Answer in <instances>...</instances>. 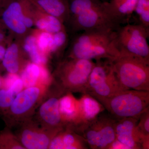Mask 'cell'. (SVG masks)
Wrapping results in <instances>:
<instances>
[{
  "label": "cell",
  "instance_id": "cell-30",
  "mask_svg": "<svg viewBox=\"0 0 149 149\" xmlns=\"http://www.w3.org/2000/svg\"><path fill=\"white\" fill-rule=\"evenodd\" d=\"M128 149V148L125 145L120 143L116 139L115 141L111 145L109 149Z\"/></svg>",
  "mask_w": 149,
  "mask_h": 149
},
{
  "label": "cell",
  "instance_id": "cell-26",
  "mask_svg": "<svg viewBox=\"0 0 149 149\" xmlns=\"http://www.w3.org/2000/svg\"><path fill=\"white\" fill-rule=\"evenodd\" d=\"M15 97L8 89H0V116H1L8 110Z\"/></svg>",
  "mask_w": 149,
  "mask_h": 149
},
{
  "label": "cell",
  "instance_id": "cell-10",
  "mask_svg": "<svg viewBox=\"0 0 149 149\" xmlns=\"http://www.w3.org/2000/svg\"><path fill=\"white\" fill-rule=\"evenodd\" d=\"M39 105L35 120L42 127L57 134L65 128L59 110V99L63 94L52 84Z\"/></svg>",
  "mask_w": 149,
  "mask_h": 149
},
{
  "label": "cell",
  "instance_id": "cell-16",
  "mask_svg": "<svg viewBox=\"0 0 149 149\" xmlns=\"http://www.w3.org/2000/svg\"><path fill=\"white\" fill-rule=\"evenodd\" d=\"M138 0H111L105 1L108 13L116 24H120L128 21L134 13Z\"/></svg>",
  "mask_w": 149,
  "mask_h": 149
},
{
  "label": "cell",
  "instance_id": "cell-12",
  "mask_svg": "<svg viewBox=\"0 0 149 149\" xmlns=\"http://www.w3.org/2000/svg\"><path fill=\"white\" fill-rule=\"evenodd\" d=\"M138 120L131 118L116 119V139L128 149H142V136L137 128Z\"/></svg>",
  "mask_w": 149,
  "mask_h": 149
},
{
  "label": "cell",
  "instance_id": "cell-13",
  "mask_svg": "<svg viewBox=\"0 0 149 149\" xmlns=\"http://www.w3.org/2000/svg\"><path fill=\"white\" fill-rule=\"evenodd\" d=\"M79 110L76 121L68 127L77 132L105 110L103 106L95 99L87 94H83L79 99Z\"/></svg>",
  "mask_w": 149,
  "mask_h": 149
},
{
  "label": "cell",
  "instance_id": "cell-9",
  "mask_svg": "<svg viewBox=\"0 0 149 149\" xmlns=\"http://www.w3.org/2000/svg\"><path fill=\"white\" fill-rule=\"evenodd\" d=\"M116 119L109 114L100 113L76 133L92 149H109L116 139Z\"/></svg>",
  "mask_w": 149,
  "mask_h": 149
},
{
  "label": "cell",
  "instance_id": "cell-21",
  "mask_svg": "<svg viewBox=\"0 0 149 149\" xmlns=\"http://www.w3.org/2000/svg\"><path fill=\"white\" fill-rule=\"evenodd\" d=\"M18 49L15 44L11 45L6 51L3 64L9 73H17L19 70Z\"/></svg>",
  "mask_w": 149,
  "mask_h": 149
},
{
  "label": "cell",
  "instance_id": "cell-24",
  "mask_svg": "<svg viewBox=\"0 0 149 149\" xmlns=\"http://www.w3.org/2000/svg\"><path fill=\"white\" fill-rule=\"evenodd\" d=\"M137 128L142 136V148H148L149 146V108L139 117Z\"/></svg>",
  "mask_w": 149,
  "mask_h": 149
},
{
  "label": "cell",
  "instance_id": "cell-20",
  "mask_svg": "<svg viewBox=\"0 0 149 149\" xmlns=\"http://www.w3.org/2000/svg\"><path fill=\"white\" fill-rule=\"evenodd\" d=\"M24 49L28 54L32 62L38 65H43L47 61L45 54L38 48L37 40L33 36H29L25 40Z\"/></svg>",
  "mask_w": 149,
  "mask_h": 149
},
{
  "label": "cell",
  "instance_id": "cell-4",
  "mask_svg": "<svg viewBox=\"0 0 149 149\" xmlns=\"http://www.w3.org/2000/svg\"><path fill=\"white\" fill-rule=\"evenodd\" d=\"M100 103L115 119H139L149 108V91H120Z\"/></svg>",
  "mask_w": 149,
  "mask_h": 149
},
{
  "label": "cell",
  "instance_id": "cell-33",
  "mask_svg": "<svg viewBox=\"0 0 149 149\" xmlns=\"http://www.w3.org/2000/svg\"><path fill=\"white\" fill-rule=\"evenodd\" d=\"M3 79L0 77V89L2 88L3 86Z\"/></svg>",
  "mask_w": 149,
  "mask_h": 149
},
{
  "label": "cell",
  "instance_id": "cell-8",
  "mask_svg": "<svg viewBox=\"0 0 149 149\" xmlns=\"http://www.w3.org/2000/svg\"><path fill=\"white\" fill-rule=\"evenodd\" d=\"M149 29L141 24H128L116 31V42L120 53L149 63Z\"/></svg>",
  "mask_w": 149,
  "mask_h": 149
},
{
  "label": "cell",
  "instance_id": "cell-6",
  "mask_svg": "<svg viewBox=\"0 0 149 149\" xmlns=\"http://www.w3.org/2000/svg\"><path fill=\"white\" fill-rule=\"evenodd\" d=\"M49 88L34 86L25 88L17 94L11 105L1 117L7 127H16L33 117L35 109L40 105Z\"/></svg>",
  "mask_w": 149,
  "mask_h": 149
},
{
  "label": "cell",
  "instance_id": "cell-35",
  "mask_svg": "<svg viewBox=\"0 0 149 149\" xmlns=\"http://www.w3.org/2000/svg\"><path fill=\"white\" fill-rule=\"evenodd\" d=\"M102 1H104V0H102Z\"/></svg>",
  "mask_w": 149,
  "mask_h": 149
},
{
  "label": "cell",
  "instance_id": "cell-31",
  "mask_svg": "<svg viewBox=\"0 0 149 149\" xmlns=\"http://www.w3.org/2000/svg\"><path fill=\"white\" fill-rule=\"evenodd\" d=\"M23 22H24V24L26 28L27 27L30 28V27H32L33 25V21L32 19L27 17L24 16Z\"/></svg>",
  "mask_w": 149,
  "mask_h": 149
},
{
  "label": "cell",
  "instance_id": "cell-17",
  "mask_svg": "<svg viewBox=\"0 0 149 149\" xmlns=\"http://www.w3.org/2000/svg\"><path fill=\"white\" fill-rule=\"evenodd\" d=\"M59 110L65 127H70L76 121L79 110V99L72 93H68L59 99Z\"/></svg>",
  "mask_w": 149,
  "mask_h": 149
},
{
  "label": "cell",
  "instance_id": "cell-14",
  "mask_svg": "<svg viewBox=\"0 0 149 149\" xmlns=\"http://www.w3.org/2000/svg\"><path fill=\"white\" fill-rule=\"evenodd\" d=\"M89 148L84 138L79 134L65 127L54 136L48 149H87Z\"/></svg>",
  "mask_w": 149,
  "mask_h": 149
},
{
  "label": "cell",
  "instance_id": "cell-32",
  "mask_svg": "<svg viewBox=\"0 0 149 149\" xmlns=\"http://www.w3.org/2000/svg\"><path fill=\"white\" fill-rule=\"evenodd\" d=\"M6 50L2 46L0 45V60H3L5 54Z\"/></svg>",
  "mask_w": 149,
  "mask_h": 149
},
{
  "label": "cell",
  "instance_id": "cell-27",
  "mask_svg": "<svg viewBox=\"0 0 149 149\" xmlns=\"http://www.w3.org/2000/svg\"><path fill=\"white\" fill-rule=\"evenodd\" d=\"M53 42V35L47 32H42L37 40L38 48L42 53L47 51L51 52Z\"/></svg>",
  "mask_w": 149,
  "mask_h": 149
},
{
  "label": "cell",
  "instance_id": "cell-29",
  "mask_svg": "<svg viewBox=\"0 0 149 149\" xmlns=\"http://www.w3.org/2000/svg\"><path fill=\"white\" fill-rule=\"evenodd\" d=\"M24 89V84L20 77L15 80L13 84L11 85L8 90L16 97Z\"/></svg>",
  "mask_w": 149,
  "mask_h": 149
},
{
  "label": "cell",
  "instance_id": "cell-11",
  "mask_svg": "<svg viewBox=\"0 0 149 149\" xmlns=\"http://www.w3.org/2000/svg\"><path fill=\"white\" fill-rule=\"evenodd\" d=\"M15 128L17 130L14 133L25 149H48L56 134L42 127L33 117Z\"/></svg>",
  "mask_w": 149,
  "mask_h": 149
},
{
  "label": "cell",
  "instance_id": "cell-5",
  "mask_svg": "<svg viewBox=\"0 0 149 149\" xmlns=\"http://www.w3.org/2000/svg\"><path fill=\"white\" fill-rule=\"evenodd\" d=\"M59 67L53 84L63 95L68 93L86 94L88 79L95 62L71 58Z\"/></svg>",
  "mask_w": 149,
  "mask_h": 149
},
{
  "label": "cell",
  "instance_id": "cell-18",
  "mask_svg": "<svg viewBox=\"0 0 149 149\" xmlns=\"http://www.w3.org/2000/svg\"><path fill=\"white\" fill-rule=\"evenodd\" d=\"M38 6L49 15L59 19L69 13V3L67 0H33Z\"/></svg>",
  "mask_w": 149,
  "mask_h": 149
},
{
  "label": "cell",
  "instance_id": "cell-34",
  "mask_svg": "<svg viewBox=\"0 0 149 149\" xmlns=\"http://www.w3.org/2000/svg\"><path fill=\"white\" fill-rule=\"evenodd\" d=\"M3 35H2V34H1V33H0V41L1 40L3 39Z\"/></svg>",
  "mask_w": 149,
  "mask_h": 149
},
{
  "label": "cell",
  "instance_id": "cell-23",
  "mask_svg": "<svg viewBox=\"0 0 149 149\" xmlns=\"http://www.w3.org/2000/svg\"><path fill=\"white\" fill-rule=\"evenodd\" d=\"M36 25L39 29L50 33H56L62 31V24L61 21L52 15H49L40 19L37 22Z\"/></svg>",
  "mask_w": 149,
  "mask_h": 149
},
{
  "label": "cell",
  "instance_id": "cell-7",
  "mask_svg": "<svg viewBox=\"0 0 149 149\" xmlns=\"http://www.w3.org/2000/svg\"><path fill=\"white\" fill-rule=\"evenodd\" d=\"M122 91L111 61L101 60L96 61L89 76L86 94L100 102Z\"/></svg>",
  "mask_w": 149,
  "mask_h": 149
},
{
  "label": "cell",
  "instance_id": "cell-19",
  "mask_svg": "<svg viewBox=\"0 0 149 149\" xmlns=\"http://www.w3.org/2000/svg\"><path fill=\"white\" fill-rule=\"evenodd\" d=\"M20 78L24 84V88L34 86H44L41 82L40 65L31 63L27 65L22 72Z\"/></svg>",
  "mask_w": 149,
  "mask_h": 149
},
{
  "label": "cell",
  "instance_id": "cell-1",
  "mask_svg": "<svg viewBox=\"0 0 149 149\" xmlns=\"http://www.w3.org/2000/svg\"><path fill=\"white\" fill-rule=\"evenodd\" d=\"M116 42V31L96 29L84 31L72 45L70 57L96 61H112L120 55Z\"/></svg>",
  "mask_w": 149,
  "mask_h": 149
},
{
  "label": "cell",
  "instance_id": "cell-2",
  "mask_svg": "<svg viewBox=\"0 0 149 149\" xmlns=\"http://www.w3.org/2000/svg\"><path fill=\"white\" fill-rule=\"evenodd\" d=\"M69 4L70 13L73 17V26L77 31H116L120 27L110 17L105 1L102 0H70Z\"/></svg>",
  "mask_w": 149,
  "mask_h": 149
},
{
  "label": "cell",
  "instance_id": "cell-15",
  "mask_svg": "<svg viewBox=\"0 0 149 149\" xmlns=\"http://www.w3.org/2000/svg\"><path fill=\"white\" fill-rule=\"evenodd\" d=\"M27 0H15L9 4L4 12V22L10 29L17 34H23L26 30L24 24L23 7Z\"/></svg>",
  "mask_w": 149,
  "mask_h": 149
},
{
  "label": "cell",
  "instance_id": "cell-25",
  "mask_svg": "<svg viewBox=\"0 0 149 149\" xmlns=\"http://www.w3.org/2000/svg\"><path fill=\"white\" fill-rule=\"evenodd\" d=\"M134 12L139 17V24L149 30V0H138Z\"/></svg>",
  "mask_w": 149,
  "mask_h": 149
},
{
  "label": "cell",
  "instance_id": "cell-28",
  "mask_svg": "<svg viewBox=\"0 0 149 149\" xmlns=\"http://www.w3.org/2000/svg\"><path fill=\"white\" fill-rule=\"evenodd\" d=\"M66 35L63 31L54 33L53 35V42L51 52H54L63 46L66 42Z\"/></svg>",
  "mask_w": 149,
  "mask_h": 149
},
{
  "label": "cell",
  "instance_id": "cell-22",
  "mask_svg": "<svg viewBox=\"0 0 149 149\" xmlns=\"http://www.w3.org/2000/svg\"><path fill=\"white\" fill-rule=\"evenodd\" d=\"M0 149H25L10 128L6 127L0 132Z\"/></svg>",
  "mask_w": 149,
  "mask_h": 149
},
{
  "label": "cell",
  "instance_id": "cell-3",
  "mask_svg": "<svg viewBox=\"0 0 149 149\" xmlns=\"http://www.w3.org/2000/svg\"><path fill=\"white\" fill-rule=\"evenodd\" d=\"M111 62L122 91H149V63L120 53Z\"/></svg>",
  "mask_w": 149,
  "mask_h": 149
}]
</instances>
